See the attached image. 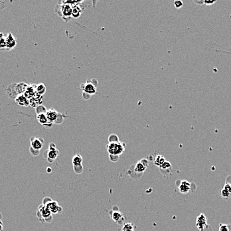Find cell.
I'll list each match as a JSON object with an SVG mask.
<instances>
[{
	"label": "cell",
	"mask_w": 231,
	"mask_h": 231,
	"mask_svg": "<svg viewBox=\"0 0 231 231\" xmlns=\"http://www.w3.org/2000/svg\"><path fill=\"white\" fill-rule=\"evenodd\" d=\"M126 148V143L120 141L117 143H108L106 145V149L110 161L112 162L117 161L120 156L125 151Z\"/></svg>",
	"instance_id": "cell-1"
},
{
	"label": "cell",
	"mask_w": 231,
	"mask_h": 231,
	"mask_svg": "<svg viewBox=\"0 0 231 231\" xmlns=\"http://www.w3.org/2000/svg\"><path fill=\"white\" fill-rule=\"evenodd\" d=\"M37 217L42 223H51L53 221V214L44 204H41L38 207L37 211Z\"/></svg>",
	"instance_id": "cell-2"
},
{
	"label": "cell",
	"mask_w": 231,
	"mask_h": 231,
	"mask_svg": "<svg viewBox=\"0 0 231 231\" xmlns=\"http://www.w3.org/2000/svg\"><path fill=\"white\" fill-rule=\"evenodd\" d=\"M45 141L43 138H37L32 137L30 139V148L29 151L33 156H37L42 149L44 145Z\"/></svg>",
	"instance_id": "cell-3"
},
{
	"label": "cell",
	"mask_w": 231,
	"mask_h": 231,
	"mask_svg": "<svg viewBox=\"0 0 231 231\" xmlns=\"http://www.w3.org/2000/svg\"><path fill=\"white\" fill-rule=\"evenodd\" d=\"M43 204L45 205L52 214H59L63 211V208L60 206L57 201H53L48 197L43 198Z\"/></svg>",
	"instance_id": "cell-4"
},
{
	"label": "cell",
	"mask_w": 231,
	"mask_h": 231,
	"mask_svg": "<svg viewBox=\"0 0 231 231\" xmlns=\"http://www.w3.org/2000/svg\"><path fill=\"white\" fill-rule=\"evenodd\" d=\"M149 165L148 161L146 159H141L140 161L137 162L136 164L134 165V166L129 169L128 171L132 172L134 171V173H136V175H138L139 178L142 175L143 172L146 171V169L147 168V166Z\"/></svg>",
	"instance_id": "cell-5"
},
{
	"label": "cell",
	"mask_w": 231,
	"mask_h": 231,
	"mask_svg": "<svg viewBox=\"0 0 231 231\" xmlns=\"http://www.w3.org/2000/svg\"><path fill=\"white\" fill-rule=\"evenodd\" d=\"M59 155V150L57 149H48L43 153V157L47 162L53 163Z\"/></svg>",
	"instance_id": "cell-6"
},
{
	"label": "cell",
	"mask_w": 231,
	"mask_h": 231,
	"mask_svg": "<svg viewBox=\"0 0 231 231\" xmlns=\"http://www.w3.org/2000/svg\"><path fill=\"white\" fill-rule=\"evenodd\" d=\"M207 219L203 213H201L199 216L197 218L196 220V226L199 231H203L207 226Z\"/></svg>",
	"instance_id": "cell-7"
},
{
	"label": "cell",
	"mask_w": 231,
	"mask_h": 231,
	"mask_svg": "<svg viewBox=\"0 0 231 231\" xmlns=\"http://www.w3.org/2000/svg\"><path fill=\"white\" fill-rule=\"evenodd\" d=\"M81 89L83 91V92H85L91 95H94L97 93L96 87L87 81H86V83H83V84L81 85Z\"/></svg>",
	"instance_id": "cell-8"
},
{
	"label": "cell",
	"mask_w": 231,
	"mask_h": 231,
	"mask_svg": "<svg viewBox=\"0 0 231 231\" xmlns=\"http://www.w3.org/2000/svg\"><path fill=\"white\" fill-rule=\"evenodd\" d=\"M37 119L38 121V123H40L43 126L47 128L51 127L53 125V123H51L48 119V118L46 115V113H41L37 115Z\"/></svg>",
	"instance_id": "cell-9"
},
{
	"label": "cell",
	"mask_w": 231,
	"mask_h": 231,
	"mask_svg": "<svg viewBox=\"0 0 231 231\" xmlns=\"http://www.w3.org/2000/svg\"><path fill=\"white\" fill-rule=\"evenodd\" d=\"M46 115L49 121L51 122V123H57L58 119H59L60 116V113H58L54 109L51 108L50 109L47 110Z\"/></svg>",
	"instance_id": "cell-10"
},
{
	"label": "cell",
	"mask_w": 231,
	"mask_h": 231,
	"mask_svg": "<svg viewBox=\"0 0 231 231\" xmlns=\"http://www.w3.org/2000/svg\"><path fill=\"white\" fill-rule=\"evenodd\" d=\"M191 184L187 181H181L179 185V191L181 194H187L190 191Z\"/></svg>",
	"instance_id": "cell-11"
},
{
	"label": "cell",
	"mask_w": 231,
	"mask_h": 231,
	"mask_svg": "<svg viewBox=\"0 0 231 231\" xmlns=\"http://www.w3.org/2000/svg\"><path fill=\"white\" fill-rule=\"evenodd\" d=\"M16 40L11 33H9L6 37V46L9 49H13L16 46Z\"/></svg>",
	"instance_id": "cell-12"
},
{
	"label": "cell",
	"mask_w": 231,
	"mask_h": 231,
	"mask_svg": "<svg viewBox=\"0 0 231 231\" xmlns=\"http://www.w3.org/2000/svg\"><path fill=\"white\" fill-rule=\"evenodd\" d=\"M15 102L19 105L21 106H28L29 105V100L25 97L24 95H18L15 98Z\"/></svg>",
	"instance_id": "cell-13"
},
{
	"label": "cell",
	"mask_w": 231,
	"mask_h": 231,
	"mask_svg": "<svg viewBox=\"0 0 231 231\" xmlns=\"http://www.w3.org/2000/svg\"><path fill=\"white\" fill-rule=\"evenodd\" d=\"M112 219H113L116 223L119 224L124 220V217L120 212L119 211H114L111 215Z\"/></svg>",
	"instance_id": "cell-14"
},
{
	"label": "cell",
	"mask_w": 231,
	"mask_h": 231,
	"mask_svg": "<svg viewBox=\"0 0 231 231\" xmlns=\"http://www.w3.org/2000/svg\"><path fill=\"white\" fill-rule=\"evenodd\" d=\"M82 157H81V155H76L73 157V158L72 159V163L73 165V167L75 166H82Z\"/></svg>",
	"instance_id": "cell-15"
},
{
	"label": "cell",
	"mask_w": 231,
	"mask_h": 231,
	"mask_svg": "<svg viewBox=\"0 0 231 231\" xmlns=\"http://www.w3.org/2000/svg\"><path fill=\"white\" fill-rule=\"evenodd\" d=\"M27 87H28V85L27 84H25V83H19V84L15 86V91H16V92L17 93L22 95L23 93H25V91H26Z\"/></svg>",
	"instance_id": "cell-16"
},
{
	"label": "cell",
	"mask_w": 231,
	"mask_h": 231,
	"mask_svg": "<svg viewBox=\"0 0 231 231\" xmlns=\"http://www.w3.org/2000/svg\"><path fill=\"white\" fill-rule=\"evenodd\" d=\"M82 9L81 8L80 5H76L75 7L72 8V16L74 18L79 17L81 15L82 12Z\"/></svg>",
	"instance_id": "cell-17"
},
{
	"label": "cell",
	"mask_w": 231,
	"mask_h": 231,
	"mask_svg": "<svg viewBox=\"0 0 231 231\" xmlns=\"http://www.w3.org/2000/svg\"><path fill=\"white\" fill-rule=\"evenodd\" d=\"M165 161H166L165 157L162 155H157L155 158V160H154V164L156 166H158V167H160Z\"/></svg>",
	"instance_id": "cell-18"
},
{
	"label": "cell",
	"mask_w": 231,
	"mask_h": 231,
	"mask_svg": "<svg viewBox=\"0 0 231 231\" xmlns=\"http://www.w3.org/2000/svg\"><path fill=\"white\" fill-rule=\"evenodd\" d=\"M36 91L38 95H43L46 92V87L43 83H40L36 86Z\"/></svg>",
	"instance_id": "cell-19"
},
{
	"label": "cell",
	"mask_w": 231,
	"mask_h": 231,
	"mask_svg": "<svg viewBox=\"0 0 231 231\" xmlns=\"http://www.w3.org/2000/svg\"><path fill=\"white\" fill-rule=\"evenodd\" d=\"M220 196L222 198H224V199H229L230 198H231V193L230 192H229L228 191H226V189L224 188H222L220 191Z\"/></svg>",
	"instance_id": "cell-20"
},
{
	"label": "cell",
	"mask_w": 231,
	"mask_h": 231,
	"mask_svg": "<svg viewBox=\"0 0 231 231\" xmlns=\"http://www.w3.org/2000/svg\"><path fill=\"white\" fill-rule=\"evenodd\" d=\"M0 48L2 49L7 48V46H6V37H4V35L2 33H0Z\"/></svg>",
	"instance_id": "cell-21"
},
{
	"label": "cell",
	"mask_w": 231,
	"mask_h": 231,
	"mask_svg": "<svg viewBox=\"0 0 231 231\" xmlns=\"http://www.w3.org/2000/svg\"><path fill=\"white\" fill-rule=\"evenodd\" d=\"M122 231H135V226L132 223L124 224Z\"/></svg>",
	"instance_id": "cell-22"
},
{
	"label": "cell",
	"mask_w": 231,
	"mask_h": 231,
	"mask_svg": "<svg viewBox=\"0 0 231 231\" xmlns=\"http://www.w3.org/2000/svg\"><path fill=\"white\" fill-rule=\"evenodd\" d=\"M119 137H118L116 134H111L110 136L108 137V143H117L119 142Z\"/></svg>",
	"instance_id": "cell-23"
},
{
	"label": "cell",
	"mask_w": 231,
	"mask_h": 231,
	"mask_svg": "<svg viewBox=\"0 0 231 231\" xmlns=\"http://www.w3.org/2000/svg\"><path fill=\"white\" fill-rule=\"evenodd\" d=\"M161 171H166V170H168L169 169H171V164L170 163L169 161H165L163 164L159 167Z\"/></svg>",
	"instance_id": "cell-24"
},
{
	"label": "cell",
	"mask_w": 231,
	"mask_h": 231,
	"mask_svg": "<svg viewBox=\"0 0 231 231\" xmlns=\"http://www.w3.org/2000/svg\"><path fill=\"white\" fill-rule=\"evenodd\" d=\"M47 111V110H46V109L42 105H38L36 108V112L37 115L41 113H46Z\"/></svg>",
	"instance_id": "cell-25"
},
{
	"label": "cell",
	"mask_w": 231,
	"mask_h": 231,
	"mask_svg": "<svg viewBox=\"0 0 231 231\" xmlns=\"http://www.w3.org/2000/svg\"><path fill=\"white\" fill-rule=\"evenodd\" d=\"M229 226V225L226 224H220L219 231H230Z\"/></svg>",
	"instance_id": "cell-26"
},
{
	"label": "cell",
	"mask_w": 231,
	"mask_h": 231,
	"mask_svg": "<svg viewBox=\"0 0 231 231\" xmlns=\"http://www.w3.org/2000/svg\"><path fill=\"white\" fill-rule=\"evenodd\" d=\"M174 5L177 9L181 8V7H183V2L180 1V0H176V1L174 2Z\"/></svg>",
	"instance_id": "cell-27"
},
{
	"label": "cell",
	"mask_w": 231,
	"mask_h": 231,
	"mask_svg": "<svg viewBox=\"0 0 231 231\" xmlns=\"http://www.w3.org/2000/svg\"><path fill=\"white\" fill-rule=\"evenodd\" d=\"M223 188L226 189V191L230 192L231 193V184L229 183V182H226V183L224 184V185Z\"/></svg>",
	"instance_id": "cell-28"
},
{
	"label": "cell",
	"mask_w": 231,
	"mask_h": 231,
	"mask_svg": "<svg viewBox=\"0 0 231 231\" xmlns=\"http://www.w3.org/2000/svg\"><path fill=\"white\" fill-rule=\"evenodd\" d=\"M0 231H4V224L2 221V215L0 213Z\"/></svg>",
	"instance_id": "cell-29"
},
{
	"label": "cell",
	"mask_w": 231,
	"mask_h": 231,
	"mask_svg": "<svg viewBox=\"0 0 231 231\" xmlns=\"http://www.w3.org/2000/svg\"><path fill=\"white\" fill-rule=\"evenodd\" d=\"M91 95H89L88 93H86L85 92H83L82 93V97L83 98H84L85 99H90V97H91Z\"/></svg>",
	"instance_id": "cell-30"
},
{
	"label": "cell",
	"mask_w": 231,
	"mask_h": 231,
	"mask_svg": "<svg viewBox=\"0 0 231 231\" xmlns=\"http://www.w3.org/2000/svg\"><path fill=\"white\" fill-rule=\"evenodd\" d=\"M49 149H57L56 144H54V143H50V144H49Z\"/></svg>",
	"instance_id": "cell-31"
},
{
	"label": "cell",
	"mask_w": 231,
	"mask_h": 231,
	"mask_svg": "<svg viewBox=\"0 0 231 231\" xmlns=\"http://www.w3.org/2000/svg\"><path fill=\"white\" fill-rule=\"evenodd\" d=\"M216 2V1H204V4H206V5H211V4H214V3Z\"/></svg>",
	"instance_id": "cell-32"
},
{
	"label": "cell",
	"mask_w": 231,
	"mask_h": 231,
	"mask_svg": "<svg viewBox=\"0 0 231 231\" xmlns=\"http://www.w3.org/2000/svg\"><path fill=\"white\" fill-rule=\"evenodd\" d=\"M47 172H52V169L50 168V167H48L47 169Z\"/></svg>",
	"instance_id": "cell-33"
}]
</instances>
